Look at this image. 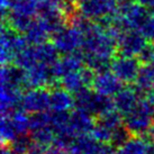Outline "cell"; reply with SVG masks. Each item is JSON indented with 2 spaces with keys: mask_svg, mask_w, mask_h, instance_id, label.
Listing matches in <instances>:
<instances>
[{
  "mask_svg": "<svg viewBox=\"0 0 154 154\" xmlns=\"http://www.w3.org/2000/svg\"><path fill=\"white\" fill-rule=\"evenodd\" d=\"M94 77L92 75V72L90 70H78L73 72L68 73L63 77L62 86L64 87L65 90L69 92H78L82 88L88 87L89 83L94 82Z\"/></svg>",
  "mask_w": 154,
  "mask_h": 154,
  "instance_id": "obj_8",
  "label": "cell"
},
{
  "mask_svg": "<svg viewBox=\"0 0 154 154\" xmlns=\"http://www.w3.org/2000/svg\"><path fill=\"white\" fill-rule=\"evenodd\" d=\"M48 33V28L42 18L39 20H33L26 30V41L33 44L44 43Z\"/></svg>",
  "mask_w": 154,
  "mask_h": 154,
  "instance_id": "obj_14",
  "label": "cell"
},
{
  "mask_svg": "<svg viewBox=\"0 0 154 154\" xmlns=\"http://www.w3.org/2000/svg\"><path fill=\"white\" fill-rule=\"evenodd\" d=\"M146 46V38L138 30H126L117 39V47L120 55H138Z\"/></svg>",
  "mask_w": 154,
  "mask_h": 154,
  "instance_id": "obj_2",
  "label": "cell"
},
{
  "mask_svg": "<svg viewBox=\"0 0 154 154\" xmlns=\"http://www.w3.org/2000/svg\"><path fill=\"white\" fill-rule=\"evenodd\" d=\"M1 82L5 88L19 89L22 85H27V73H25V69L20 68L19 65L4 66L1 73Z\"/></svg>",
  "mask_w": 154,
  "mask_h": 154,
  "instance_id": "obj_9",
  "label": "cell"
},
{
  "mask_svg": "<svg viewBox=\"0 0 154 154\" xmlns=\"http://www.w3.org/2000/svg\"><path fill=\"white\" fill-rule=\"evenodd\" d=\"M149 143L141 138H129L119 146L115 154H147Z\"/></svg>",
  "mask_w": 154,
  "mask_h": 154,
  "instance_id": "obj_17",
  "label": "cell"
},
{
  "mask_svg": "<svg viewBox=\"0 0 154 154\" xmlns=\"http://www.w3.org/2000/svg\"><path fill=\"white\" fill-rule=\"evenodd\" d=\"M15 152L11 150H9V149H4L2 150V152H1V154H14Z\"/></svg>",
  "mask_w": 154,
  "mask_h": 154,
  "instance_id": "obj_24",
  "label": "cell"
},
{
  "mask_svg": "<svg viewBox=\"0 0 154 154\" xmlns=\"http://www.w3.org/2000/svg\"><path fill=\"white\" fill-rule=\"evenodd\" d=\"M146 39H154V16L149 17L140 29Z\"/></svg>",
  "mask_w": 154,
  "mask_h": 154,
  "instance_id": "obj_21",
  "label": "cell"
},
{
  "mask_svg": "<svg viewBox=\"0 0 154 154\" xmlns=\"http://www.w3.org/2000/svg\"><path fill=\"white\" fill-rule=\"evenodd\" d=\"M136 89L138 91L152 90L154 87V69L151 65L141 66L138 74L135 79Z\"/></svg>",
  "mask_w": 154,
  "mask_h": 154,
  "instance_id": "obj_16",
  "label": "cell"
},
{
  "mask_svg": "<svg viewBox=\"0 0 154 154\" xmlns=\"http://www.w3.org/2000/svg\"><path fill=\"white\" fill-rule=\"evenodd\" d=\"M150 63H151V66H152V68H153L154 69V54H153V57H152V60H151V62H150Z\"/></svg>",
  "mask_w": 154,
  "mask_h": 154,
  "instance_id": "obj_27",
  "label": "cell"
},
{
  "mask_svg": "<svg viewBox=\"0 0 154 154\" xmlns=\"http://www.w3.org/2000/svg\"><path fill=\"white\" fill-rule=\"evenodd\" d=\"M150 101L154 105V87H153V89H152V91H151V94H150Z\"/></svg>",
  "mask_w": 154,
  "mask_h": 154,
  "instance_id": "obj_25",
  "label": "cell"
},
{
  "mask_svg": "<svg viewBox=\"0 0 154 154\" xmlns=\"http://www.w3.org/2000/svg\"><path fill=\"white\" fill-rule=\"evenodd\" d=\"M54 45L60 52L64 54H70L75 52L79 46H82L83 38L82 33L80 30L73 28H62L59 32L54 33Z\"/></svg>",
  "mask_w": 154,
  "mask_h": 154,
  "instance_id": "obj_3",
  "label": "cell"
},
{
  "mask_svg": "<svg viewBox=\"0 0 154 154\" xmlns=\"http://www.w3.org/2000/svg\"><path fill=\"white\" fill-rule=\"evenodd\" d=\"M98 123L103 124V126H106L107 128H109L110 131L114 132L116 128H118V127L120 126L122 119H120L119 114L116 112V111L112 109V110H109L108 112H106V114H103V115L100 116Z\"/></svg>",
  "mask_w": 154,
  "mask_h": 154,
  "instance_id": "obj_18",
  "label": "cell"
},
{
  "mask_svg": "<svg viewBox=\"0 0 154 154\" xmlns=\"http://www.w3.org/2000/svg\"><path fill=\"white\" fill-rule=\"evenodd\" d=\"M54 77H56L54 64H46L38 62L28 69L27 83L32 87H42L46 83H50V81Z\"/></svg>",
  "mask_w": 154,
  "mask_h": 154,
  "instance_id": "obj_7",
  "label": "cell"
},
{
  "mask_svg": "<svg viewBox=\"0 0 154 154\" xmlns=\"http://www.w3.org/2000/svg\"><path fill=\"white\" fill-rule=\"evenodd\" d=\"M78 1H80V2L82 4V2H85V1H88V0H78Z\"/></svg>",
  "mask_w": 154,
  "mask_h": 154,
  "instance_id": "obj_28",
  "label": "cell"
},
{
  "mask_svg": "<svg viewBox=\"0 0 154 154\" xmlns=\"http://www.w3.org/2000/svg\"><path fill=\"white\" fill-rule=\"evenodd\" d=\"M90 115L91 114L78 108L70 115V125L77 134H87L92 132L94 124Z\"/></svg>",
  "mask_w": 154,
  "mask_h": 154,
  "instance_id": "obj_12",
  "label": "cell"
},
{
  "mask_svg": "<svg viewBox=\"0 0 154 154\" xmlns=\"http://www.w3.org/2000/svg\"><path fill=\"white\" fill-rule=\"evenodd\" d=\"M114 6L111 0H88L82 2L81 10L88 18H98L106 16Z\"/></svg>",
  "mask_w": 154,
  "mask_h": 154,
  "instance_id": "obj_10",
  "label": "cell"
},
{
  "mask_svg": "<svg viewBox=\"0 0 154 154\" xmlns=\"http://www.w3.org/2000/svg\"><path fill=\"white\" fill-rule=\"evenodd\" d=\"M149 6H150V11H151V14H152V15L154 16V0L152 1V2H151L150 5H149Z\"/></svg>",
  "mask_w": 154,
  "mask_h": 154,
  "instance_id": "obj_26",
  "label": "cell"
},
{
  "mask_svg": "<svg viewBox=\"0 0 154 154\" xmlns=\"http://www.w3.org/2000/svg\"><path fill=\"white\" fill-rule=\"evenodd\" d=\"M128 129L126 128V127H122L119 126L118 128H116L114 132H112V136H111V140L110 141L112 142V144L116 146H120L123 145L125 142H127L129 140L127 135H128Z\"/></svg>",
  "mask_w": 154,
  "mask_h": 154,
  "instance_id": "obj_20",
  "label": "cell"
},
{
  "mask_svg": "<svg viewBox=\"0 0 154 154\" xmlns=\"http://www.w3.org/2000/svg\"><path fill=\"white\" fill-rule=\"evenodd\" d=\"M141 61L134 59V56L120 55L111 63V71L123 82L135 81L140 71Z\"/></svg>",
  "mask_w": 154,
  "mask_h": 154,
  "instance_id": "obj_4",
  "label": "cell"
},
{
  "mask_svg": "<svg viewBox=\"0 0 154 154\" xmlns=\"http://www.w3.org/2000/svg\"><path fill=\"white\" fill-rule=\"evenodd\" d=\"M153 0H138V2L141 5H150Z\"/></svg>",
  "mask_w": 154,
  "mask_h": 154,
  "instance_id": "obj_23",
  "label": "cell"
},
{
  "mask_svg": "<svg viewBox=\"0 0 154 154\" xmlns=\"http://www.w3.org/2000/svg\"><path fill=\"white\" fill-rule=\"evenodd\" d=\"M33 142V138H29L25 135H19L14 140L13 143V151L16 154H25L28 152L30 144Z\"/></svg>",
  "mask_w": 154,
  "mask_h": 154,
  "instance_id": "obj_19",
  "label": "cell"
},
{
  "mask_svg": "<svg viewBox=\"0 0 154 154\" xmlns=\"http://www.w3.org/2000/svg\"><path fill=\"white\" fill-rule=\"evenodd\" d=\"M45 154H68V153L63 150V147L54 145V146H52V147H50L48 150H46Z\"/></svg>",
  "mask_w": 154,
  "mask_h": 154,
  "instance_id": "obj_22",
  "label": "cell"
},
{
  "mask_svg": "<svg viewBox=\"0 0 154 154\" xmlns=\"http://www.w3.org/2000/svg\"><path fill=\"white\" fill-rule=\"evenodd\" d=\"M74 105V99L70 96L68 90H54L50 94V107L52 110L65 111Z\"/></svg>",
  "mask_w": 154,
  "mask_h": 154,
  "instance_id": "obj_15",
  "label": "cell"
},
{
  "mask_svg": "<svg viewBox=\"0 0 154 154\" xmlns=\"http://www.w3.org/2000/svg\"><path fill=\"white\" fill-rule=\"evenodd\" d=\"M138 91V90H137ZM135 89H122L117 94H115L114 103L117 110L122 114H128L138 103V92Z\"/></svg>",
  "mask_w": 154,
  "mask_h": 154,
  "instance_id": "obj_11",
  "label": "cell"
},
{
  "mask_svg": "<svg viewBox=\"0 0 154 154\" xmlns=\"http://www.w3.org/2000/svg\"><path fill=\"white\" fill-rule=\"evenodd\" d=\"M22 107L30 112L45 111L50 107V94L43 89L29 90L22 97Z\"/></svg>",
  "mask_w": 154,
  "mask_h": 154,
  "instance_id": "obj_5",
  "label": "cell"
},
{
  "mask_svg": "<svg viewBox=\"0 0 154 154\" xmlns=\"http://www.w3.org/2000/svg\"><path fill=\"white\" fill-rule=\"evenodd\" d=\"M82 59H83V56L79 57L75 53L66 54L61 61L54 63L56 77H64L68 73L80 70Z\"/></svg>",
  "mask_w": 154,
  "mask_h": 154,
  "instance_id": "obj_13",
  "label": "cell"
},
{
  "mask_svg": "<svg viewBox=\"0 0 154 154\" xmlns=\"http://www.w3.org/2000/svg\"><path fill=\"white\" fill-rule=\"evenodd\" d=\"M154 108L150 100H138L136 106L125 115V125L129 133L143 134L153 124Z\"/></svg>",
  "mask_w": 154,
  "mask_h": 154,
  "instance_id": "obj_1",
  "label": "cell"
},
{
  "mask_svg": "<svg viewBox=\"0 0 154 154\" xmlns=\"http://www.w3.org/2000/svg\"><path fill=\"white\" fill-rule=\"evenodd\" d=\"M122 82L123 81L119 80L114 73L103 71V72H99L98 75L94 77L92 85L96 92L106 94V96H112V94H117L123 89Z\"/></svg>",
  "mask_w": 154,
  "mask_h": 154,
  "instance_id": "obj_6",
  "label": "cell"
}]
</instances>
